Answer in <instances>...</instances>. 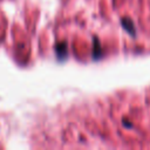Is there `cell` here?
I'll return each mask as SVG.
<instances>
[{"instance_id":"obj_4","label":"cell","mask_w":150,"mask_h":150,"mask_svg":"<svg viewBox=\"0 0 150 150\" xmlns=\"http://www.w3.org/2000/svg\"><path fill=\"white\" fill-rule=\"evenodd\" d=\"M123 124H124L125 127H128V128H130V127H131V124H129V123H128V120H127V118H124V120H123Z\"/></svg>"},{"instance_id":"obj_2","label":"cell","mask_w":150,"mask_h":150,"mask_svg":"<svg viewBox=\"0 0 150 150\" xmlns=\"http://www.w3.org/2000/svg\"><path fill=\"white\" fill-rule=\"evenodd\" d=\"M121 25L123 26V28L134 38H136V27H135V23L134 21L130 19V18H123L121 19Z\"/></svg>"},{"instance_id":"obj_1","label":"cell","mask_w":150,"mask_h":150,"mask_svg":"<svg viewBox=\"0 0 150 150\" xmlns=\"http://www.w3.org/2000/svg\"><path fill=\"white\" fill-rule=\"evenodd\" d=\"M55 54L59 60H64L67 59L68 55V47L66 41H60L55 45Z\"/></svg>"},{"instance_id":"obj_3","label":"cell","mask_w":150,"mask_h":150,"mask_svg":"<svg viewBox=\"0 0 150 150\" xmlns=\"http://www.w3.org/2000/svg\"><path fill=\"white\" fill-rule=\"evenodd\" d=\"M102 47H101V42L98 40L97 36H94L93 38V53H91V56L94 60H100L102 57Z\"/></svg>"}]
</instances>
